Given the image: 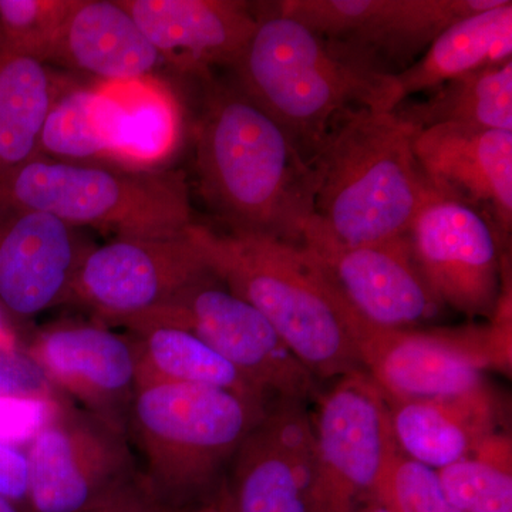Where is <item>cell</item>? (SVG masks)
I'll return each instance as SVG.
<instances>
[{"instance_id":"obj_1","label":"cell","mask_w":512,"mask_h":512,"mask_svg":"<svg viewBox=\"0 0 512 512\" xmlns=\"http://www.w3.org/2000/svg\"><path fill=\"white\" fill-rule=\"evenodd\" d=\"M198 82L194 141L202 200L228 234L301 245L315 215L312 164L232 77L210 74Z\"/></svg>"},{"instance_id":"obj_2","label":"cell","mask_w":512,"mask_h":512,"mask_svg":"<svg viewBox=\"0 0 512 512\" xmlns=\"http://www.w3.org/2000/svg\"><path fill=\"white\" fill-rule=\"evenodd\" d=\"M264 5L254 6L255 32L231 69L232 79L309 164L346 111H394L403 104L396 77L279 12L274 3Z\"/></svg>"},{"instance_id":"obj_3","label":"cell","mask_w":512,"mask_h":512,"mask_svg":"<svg viewBox=\"0 0 512 512\" xmlns=\"http://www.w3.org/2000/svg\"><path fill=\"white\" fill-rule=\"evenodd\" d=\"M417 128L394 111H346L313 158L315 218L342 244L406 237L436 194L414 154Z\"/></svg>"},{"instance_id":"obj_4","label":"cell","mask_w":512,"mask_h":512,"mask_svg":"<svg viewBox=\"0 0 512 512\" xmlns=\"http://www.w3.org/2000/svg\"><path fill=\"white\" fill-rule=\"evenodd\" d=\"M188 234L212 274L271 323L316 379H339L363 370L349 309L301 245L218 234L197 222Z\"/></svg>"},{"instance_id":"obj_5","label":"cell","mask_w":512,"mask_h":512,"mask_svg":"<svg viewBox=\"0 0 512 512\" xmlns=\"http://www.w3.org/2000/svg\"><path fill=\"white\" fill-rule=\"evenodd\" d=\"M227 390L195 384L138 387L127 431L143 458L144 483L175 512L210 493L264 416Z\"/></svg>"},{"instance_id":"obj_6","label":"cell","mask_w":512,"mask_h":512,"mask_svg":"<svg viewBox=\"0 0 512 512\" xmlns=\"http://www.w3.org/2000/svg\"><path fill=\"white\" fill-rule=\"evenodd\" d=\"M0 204L46 212L70 227L101 229L117 238L174 237L194 224L180 171L64 163L42 156L0 180Z\"/></svg>"},{"instance_id":"obj_7","label":"cell","mask_w":512,"mask_h":512,"mask_svg":"<svg viewBox=\"0 0 512 512\" xmlns=\"http://www.w3.org/2000/svg\"><path fill=\"white\" fill-rule=\"evenodd\" d=\"M121 326L128 332L167 326L197 336L231 363L269 403H306L319 397L318 379L293 355L271 323L214 274Z\"/></svg>"},{"instance_id":"obj_8","label":"cell","mask_w":512,"mask_h":512,"mask_svg":"<svg viewBox=\"0 0 512 512\" xmlns=\"http://www.w3.org/2000/svg\"><path fill=\"white\" fill-rule=\"evenodd\" d=\"M308 512H356L396 450L383 393L365 370L319 394Z\"/></svg>"},{"instance_id":"obj_9","label":"cell","mask_w":512,"mask_h":512,"mask_svg":"<svg viewBox=\"0 0 512 512\" xmlns=\"http://www.w3.org/2000/svg\"><path fill=\"white\" fill-rule=\"evenodd\" d=\"M28 504L33 512H82L141 473L127 429L66 406L30 441Z\"/></svg>"},{"instance_id":"obj_10","label":"cell","mask_w":512,"mask_h":512,"mask_svg":"<svg viewBox=\"0 0 512 512\" xmlns=\"http://www.w3.org/2000/svg\"><path fill=\"white\" fill-rule=\"evenodd\" d=\"M503 0H284L286 16L348 47L380 73L397 76L458 19Z\"/></svg>"},{"instance_id":"obj_11","label":"cell","mask_w":512,"mask_h":512,"mask_svg":"<svg viewBox=\"0 0 512 512\" xmlns=\"http://www.w3.org/2000/svg\"><path fill=\"white\" fill-rule=\"evenodd\" d=\"M210 275L188 228L174 237L116 238L84 254L70 299L100 325L121 326Z\"/></svg>"},{"instance_id":"obj_12","label":"cell","mask_w":512,"mask_h":512,"mask_svg":"<svg viewBox=\"0 0 512 512\" xmlns=\"http://www.w3.org/2000/svg\"><path fill=\"white\" fill-rule=\"evenodd\" d=\"M301 247L346 308L369 325L412 329L433 319L443 305L421 274L407 235L384 244L352 247L336 241L313 215Z\"/></svg>"},{"instance_id":"obj_13","label":"cell","mask_w":512,"mask_h":512,"mask_svg":"<svg viewBox=\"0 0 512 512\" xmlns=\"http://www.w3.org/2000/svg\"><path fill=\"white\" fill-rule=\"evenodd\" d=\"M407 239L441 303L493 318L503 293L500 235L483 212L436 192L414 217Z\"/></svg>"},{"instance_id":"obj_14","label":"cell","mask_w":512,"mask_h":512,"mask_svg":"<svg viewBox=\"0 0 512 512\" xmlns=\"http://www.w3.org/2000/svg\"><path fill=\"white\" fill-rule=\"evenodd\" d=\"M363 370L394 399L457 396L484 386L483 367L464 329H383L350 312Z\"/></svg>"},{"instance_id":"obj_15","label":"cell","mask_w":512,"mask_h":512,"mask_svg":"<svg viewBox=\"0 0 512 512\" xmlns=\"http://www.w3.org/2000/svg\"><path fill=\"white\" fill-rule=\"evenodd\" d=\"M313 454L306 403L269 404L232 460V512H308Z\"/></svg>"},{"instance_id":"obj_16","label":"cell","mask_w":512,"mask_h":512,"mask_svg":"<svg viewBox=\"0 0 512 512\" xmlns=\"http://www.w3.org/2000/svg\"><path fill=\"white\" fill-rule=\"evenodd\" d=\"M25 352L57 392L127 429L137 389V353L130 335L100 323L57 325L37 333Z\"/></svg>"},{"instance_id":"obj_17","label":"cell","mask_w":512,"mask_h":512,"mask_svg":"<svg viewBox=\"0 0 512 512\" xmlns=\"http://www.w3.org/2000/svg\"><path fill=\"white\" fill-rule=\"evenodd\" d=\"M90 248L53 215L0 204V306L29 319L69 301Z\"/></svg>"},{"instance_id":"obj_18","label":"cell","mask_w":512,"mask_h":512,"mask_svg":"<svg viewBox=\"0 0 512 512\" xmlns=\"http://www.w3.org/2000/svg\"><path fill=\"white\" fill-rule=\"evenodd\" d=\"M163 64L201 80L231 70L256 28L254 6L238 0H119Z\"/></svg>"},{"instance_id":"obj_19","label":"cell","mask_w":512,"mask_h":512,"mask_svg":"<svg viewBox=\"0 0 512 512\" xmlns=\"http://www.w3.org/2000/svg\"><path fill=\"white\" fill-rule=\"evenodd\" d=\"M414 154L437 194L487 210L504 234L512 222V131L443 124L419 130Z\"/></svg>"},{"instance_id":"obj_20","label":"cell","mask_w":512,"mask_h":512,"mask_svg":"<svg viewBox=\"0 0 512 512\" xmlns=\"http://www.w3.org/2000/svg\"><path fill=\"white\" fill-rule=\"evenodd\" d=\"M384 400L397 447L436 471L473 456L497 433L498 406L485 384L457 396Z\"/></svg>"},{"instance_id":"obj_21","label":"cell","mask_w":512,"mask_h":512,"mask_svg":"<svg viewBox=\"0 0 512 512\" xmlns=\"http://www.w3.org/2000/svg\"><path fill=\"white\" fill-rule=\"evenodd\" d=\"M110 138V164L157 170L173 157L183 137V109L173 89L157 76L99 82Z\"/></svg>"},{"instance_id":"obj_22","label":"cell","mask_w":512,"mask_h":512,"mask_svg":"<svg viewBox=\"0 0 512 512\" xmlns=\"http://www.w3.org/2000/svg\"><path fill=\"white\" fill-rule=\"evenodd\" d=\"M49 63L116 82L151 76L163 60L119 0H77Z\"/></svg>"},{"instance_id":"obj_23","label":"cell","mask_w":512,"mask_h":512,"mask_svg":"<svg viewBox=\"0 0 512 512\" xmlns=\"http://www.w3.org/2000/svg\"><path fill=\"white\" fill-rule=\"evenodd\" d=\"M512 57V2L458 19L402 73L397 74L403 99L431 92L448 80L488 67L501 66Z\"/></svg>"},{"instance_id":"obj_24","label":"cell","mask_w":512,"mask_h":512,"mask_svg":"<svg viewBox=\"0 0 512 512\" xmlns=\"http://www.w3.org/2000/svg\"><path fill=\"white\" fill-rule=\"evenodd\" d=\"M130 336L137 353V389L160 383L195 384L227 390L261 410L271 404L231 363L185 330L151 326L130 330Z\"/></svg>"},{"instance_id":"obj_25","label":"cell","mask_w":512,"mask_h":512,"mask_svg":"<svg viewBox=\"0 0 512 512\" xmlns=\"http://www.w3.org/2000/svg\"><path fill=\"white\" fill-rule=\"evenodd\" d=\"M60 92L46 63L0 49V180L40 157V137Z\"/></svg>"},{"instance_id":"obj_26","label":"cell","mask_w":512,"mask_h":512,"mask_svg":"<svg viewBox=\"0 0 512 512\" xmlns=\"http://www.w3.org/2000/svg\"><path fill=\"white\" fill-rule=\"evenodd\" d=\"M431 92L429 99L394 113L417 130L454 124L512 131V60L448 80Z\"/></svg>"},{"instance_id":"obj_27","label":"cell","mask_w":512,"mask_h":512,"mask_svg":"<svg viewBox=\"0 0 512 512\" xmlns=\"http://www.w3.org/2000/svg\"><path fill=\"white\" fill-rule=\"evenodd\" d=\"M40 156L64 163L110 164L109 130L97 86L59 94L43 127Z\"/></svg>"},{"instance_id":"obj_28","label":"cell","mask_w":512,"mask_h":512,"mask_svg":"<svg viewBox=\"0 0 512 512\" xmlns=\"http://www.w3.org/2000/svg\"><path fill=\"white\" fill-rule=\"evenodd\" d=\"M77 0H0V49L49 63Z\"/></svg>"},{"instance_id":"obj_29","label":"cell","mask_w":512,"mask_h":512,"mask_svg":"<svg viewBox=\"0 0 512 512\" xmlns=\"http://www.w3.org/2000/svg\"><path fill=\"white\" fill-rule=\"evenodd\" d=\"M370 500L387 512H458L447 500L437 471L399 447L387 457Z\"/></svg>"},{"instance_id":"obj_30","label":"cell","mask_w":512,"mask_h":512,"mask_svg":"<svg viewBox=\"0 0 512 512\" xmlns=\"http://www.w3.org/2000/svg\"><path fill=\"white\" fill-rule=\"evenodd\" d=\"M458 512H512L511 467L471 456L437 471Z\"/></svg>"},{"instance_id":"obj_31","label":"cell","mask_w":512,"mask_h":512,"mask_svg":"<svg viewBox=\"0 0 512 512\" xmlns=\"http://www.w3.org/2000/svg\"><path fill=\"white\" fill-rule=\"evenodd\" d=\"M64 407L62 402L0 397V443L13 447L30 444Z\"/></svg>"},{"instance_id":"obj_32","label":"cell","mask_w":512,"mask_h":512,"mask_svg":"<svg viewBox=\"0 0 512 512\" xmlns=\"http://www.w3.org/2000/svg\"><path fill=\"white\" fill-rule=\"evenodd\" d=\"M0 397L63 402L39 366L25 350L0 348Z\"/></svg>"},{"instance_id":"obj_33","label":"cell","mask_w":512,"mask_h":512,"mask_svg":"<svg viewBox=\"0 0 512 512\" xmlns=\"http://www.w3.org/2000/svg\"><path fill=\"white\" fill-rule=\"evenodd\" d=\"M29 467L19 447L0 443V495L12 503H28Z\"/></svg>"},{"instance_id":"obj_34","label":"cell","mask_w":512,"mask_h":512,"mask_svg":"<svg viewBox=\"0 0 512 512\" xmlns=\"http://www.w3.org/2000/svg\"><path fill=\"white\" fill-rule=\"evenodd\" d=\"M82 512H175L161 503L160 500L148 490L143 476L134 483L128 484L113 497L107 498L103 503L94 505Z\"/></svg>"},{"instance_id":"obj_35","label":"cell","mask_w":512,"mask_h":512,"mask_svg":"<svg viewBox=\"0 0 512 512\" xmlns=\"http://www.w3.org/2000/svg\"><path fill=\"white\" fill-rule=\"evenodd\" d=\"M185 512H232L228 488L222 487L211 500L205 501V503H201L198 507Z\"/></svg>"},{"instance_id":"obj_36","label":"cell","mask_w":512,"mask_h":512,"mask_svg":"<svg viewBox=\"0 0 512 512\" xmlns=\"http://www.w3.org/2000/svg\"><path fill=\"white\" fill-rule=\"evenodd\" d=\"M0 348H18L15 333H13L9 326L6 325L5 318H3L2 313H0Z\"/></svg>"},{"instance_id":"obj_37","label":"cell","mask_w":512,"mask_h":512,"mask_svg":"<svg viewBox=\"0 0 512 512\" xmlns=\"http://www.w3.org/2000/svg\"><path fill=\"white\" fill-rule=\"evenodd\" d=\"M0 512H23L18 507V504L12 503L8 498L0 495Z\"/></svg>"},{"instance_id":"obj_38","label":"cell","mask_w":512,"mask_h":512,"mask_svg":"<svg viewBox=\"0 0 512 512\" xmlns=\"http://www.w3.org/2000/svg\"><path fill=\"white\" fill-rule=\"evenodd\" d=\"M356 512H387L384 510L383 507H380L379 504L375 503V501H370V503H367L365 505H360L359 508H357Z\"/></svg>"}]
</instances>
